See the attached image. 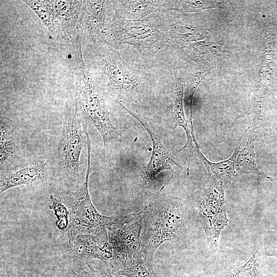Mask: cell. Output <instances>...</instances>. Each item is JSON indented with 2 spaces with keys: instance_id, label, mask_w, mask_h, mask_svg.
<instances>
[{
  "instance_id": "obj_1",
  "label": "cell",
  "mask_w": 277,
  "mask_h": 277,
  "mask_svg": "<svg viewBox=\"0 0 277 277\" xmlns=\"http://www.w3.org/2000/svg\"><path fill=\"white\" fill-rule=\"evenodd\" d=\"M191 209L189 196L171 189L169 184L140 211L141 239L145 256L153 262L157 249L167 241H178L185 231Z\"/></svg>"
},
{
  "instance_id": "obj_2",
  "label": "cell",
  "mask_w": 277,
  "mask_h": 277,
  "mask_svg": "<svg viewBox=\"0 0 277 277\" xmlns=\"http://www.w3.org/2000/svg\"><path fill=\"white\" fill-rule=\"evenodd\" d=\"M157 15L141 19H130L115 13L101 33L105 43L117 49L123 44H128L146 57L154 56L167 45V38L160 28Z\"/></svg>"
},
{
  "instance_id": "obj_3",
  "label": "cell",
  "mask_w": 277,
  "mask_h": 277,
  "mask_svg": "<svg viewBox=\"0 0 277 277\" xmlns=\"http://www.w3.org/2000/svg\"><path fill=\"white\" fill-rule=\"evenodd\" d=\"M224 186L208 175L204 184L189 196L191 209L205 232L212 252L217 251L221 232L228 222Z\"/></svg>"
},
{
  "instance_id": "obj_4",
  "label": "cell",
  "mask_w": 277,
  "mask_h": 277,
  "mask_svg": "<svg viewBox=\"0 0 277 277\" xmlns=\"http://www.w3.org/2000/svg\"><path fill=\"white\" fill-rule=\"evenodd\" d=\"M101 67L109 83L111 93L121 102L125 97L143 95L146 79L142 72L132 68L122 59L118 49L105 43L99 51Z\"/></svg>"
},
{
  "instance_id": "obj_5",
  "label": "cell",
  "mask_w": 277,
  "mask_h": 277,
  "mask_svg": "<svg viewBox=\"0 0 277 277\" xmlns=\"http://www.w3.org/2000/svg\"><path fill=\"white\" fill-rule=\"evenodd\" d=\"M67 253L78 261L98 260L109 264L113 250L105 226L90 227L70 225L64 233Z\"/></svg>"
},
{
  "instance_id": "obj_6",
  "label": "cell",
  "mask_w": 277,
  "mask_h": 277,
  "mask_svg": "<svg viewBox=\"0 0 277 277\" xmlns=\"http://www.w3.org/2000/svg\"><path fill=\"white\" fill-rule=\"evenodd\" d=\"M113 250L110 267L121 266L136 254L143 252L141 235L142 219L141 212L119 216L114 223L106 227Z\"/></svg>"
},
{
  "instance_id": "obj_7",
  "label": "cell",
  "mask_w": 277,
  "mask_h": 277,
  "mask_svg": "<svg viewBox=\"0 0 277 277\" xmlns=\"http://www.w3.org/2000/svg\"><path fill=\"white\" fill-rule=\"evenodd\" d=\"M81 57L80 100L85 114L100 133L106 151L109 143L118 135L112 124L102 94L85 69Z\"/></svg>"
},
{
  "instance_id": "obj_8",
  "label": "cell",
  "mask_w": 277,
  "mask_h": 277,
  "mask_svg": "<svg viewBox=\"0 0 277 277\" xmlns=\"http://www.w3.org/2000/svg\"><path fill=\"white\" fill-rule=\"evenodd\" d=\"M86 135L88 158L85 179L74 200L68 207L70 213V225L90 227H106L115 222L120 215H104L97 210L92 203L88 187L91 172L90 140L88 133Z\"/></svg>"
},
{
  "instance_id": "obj_9",
  "label": "cell",
  "mask_w": 277,
  "mask_h": 277,
  "mask_svg": "<svg viewBox=\"0 0 277 277\" xmlns=\"http://www.w3.org/2000/svg\"><path fill=\"white\" fill-rule=\"evenodd\" d=\"M116 103L142 125L148 133L152 142L151 155L148 164L143 170V184L146 186H150L153 182L156 176L164 170H169L173 173L178 175L174 171V167L176 166L181 169L182 168L176 163L174 157L163 145L158 135L152 130L146 120L140 115L124 106L122 103L120 102Z\"/></svg>"
},
{
  "instance_id": "obj_10",
  "label": "cell",
  "mask_w": 277,
  "mask_h": 277,
  "mask_svg": "<svg viewBox=\"0 0 277 277\" xmlns=\"http://www.w3.org/2000/svg\"><path fill=\"white\" fill-rule=\"evenodd\" d=\"M83 133L82 120L76 103L73 113L69 114L65 120L61 142L64 166L71 175H76L79 169L80 159L84 145Z\"/></svg>"
},
{
  "instance_id": "obj_11",
  "label": "cell",
  "mask_w": 277,
  "mask_h": 277,
  "mask_svg": "<svg viewBox=\"0 0 277 277\" xmlns=\"http://www.w3.org/2000/svg\"><path fill=\"white\" fill-rule=\"evenodd\" d=\"M186 68L180 67L176 70L175 73V83L173 91V101L172 105V114L173 121V130L178 126L182 127L185 131L187 141L185 145L179 149L177 153L185 148L190 150V156L189 163L190 162L191 156L193 151H196L193 145L194 143L196 147H199V145L196 140L194 131L190 129L188 123L185 116L183 109V93L185 86V76Z\"/></svg>"
},
{
  "instance_id": "obj_12",
  "label": "cell",
  "mask_w": 277,
  "mask_h": 277,
  "mask_svg": "<svg viewBox=\"0 0 277 277\" xmlns=\"http://www.w3.org/2000/svg\"><path fill=\"white\" fill-rule=\"evenodd\" d=\"M115 13L130 19H141L168 11L169 1H112Z\"/></svg>"
},
{
  "instance_id": "obj_13",
  "label": "cell",
  "mask_w": 277,
  "mask_h": 277,
  "mask_svg": "<svg viewBox=\"0 0 277 277\" xmlns=\"http://www.w3.org/2000/svg\"><path fill=\"white\" fill-rule=\"evenodd\" d=\"M108 2L83 1L81 23L85 32L93 41L101 35L107 25L106 23V13Z\"/></svg>"
},
{
  "instance_id": "obj_14",
  "label": "cell",
  "mask_w": 277,
  "mask_h": 277,
  "mask_svg": "<svg viewBox=\"0 0 277 277\" xmlns=\"http://www.w3.org/2000/svg\"><path fill=\"white\" fill-rule=\"evenodd\" d=\"M45 164L43 162H33L1 176V194L13 187L29 185L41 180L45 175Z\"/></svg>"
},
{
  "instance_id": "obj_15",
  "label": "cell",
  "mask_w": 277,
  "mask_h": 277,
  "mask_svg": "<svg viewBox=\"0 0 277 277\" xmlns=\"http://www.w3.org/2000/svg\"><path fill=\"white\" fill-rule=\"evenodd\" d=\"M259 126L251 123L247 129L249 132L247 142L238 152L235 161V169L238 175L255 174L271 180V177L259 170L256 165L254 143Z\"/></svg>"
},
{
  "instance_id": "obj_16",
  "label": "cell",
  "mask_w": 277,
  "mask_h": 277,
  "mask_svg": "<svg viewBox=\"0 0 277 277\" xmlns=\"http://www.w3.org/2000/svg\"><path fill=\"white\" fill-rule=\"evenodd\" d=\"M59 22L62 37H71L80 19L83 1H51Z\"/></svg>"
},
{
  "instance_id": "obj_17",
  "label": "cell",
  "mask_w": 277,
  "mask_h": 277,
  "mask_svg": "<svg viewBox=\"0 0 277 277\" xmlns=\"http://www.w3.org/2000/svg\"><path fill=\"white\" fill-rule=\"evenodd\" d=\"M243 137V135L236 143L234 152L229 159L218 163L211 162L205 156L201 160L206 168L208 175L213 176L224 186L231 183L239 176L235 169V161Z\"/></svg>"
},
{
  "instance_id": "obj_18",
  "label": "cell",
  "mask_w": 277,
  "mask_h": 277,
  "mask_svg": "<svg viewBox=\"0 0 277 277\" xmlns=\"http://www.w3.org/2000/svg\"><path fill=\"white\" fill-rule=\"evenodd\" d=\"M38 16L44 24L57 38L62 37L61 28L51 1H24Z\"/></svg>"
},
{
  "instance_id": "obj_19",
  "label": "cell",
  "mask_w": 277,
  "mask_h": 277,
  "mask_svg": "<svg viewBox=\"0 0 277 277\" xmlns=\"http://www.w3.org/2000/svg\"><path fill=\"white\" fill-rule=\"evenodd\" d=\"M122 267V269L117 272L120 275L127 277H156L152 262L145 256L143 252L128 260Z\"/></svg>"
},
{
  "instance_id": "obj_20",
  "label": "cell",
  "mask_w": 277,
  "mask_h": 277,
  "mask_svg": "<svg viewBox=\"0 0 277 277\" xmlns=\"http://www.w3.org/2000/svg\"><path fill=\"white\" fill-rule=\"evenodd\" d=\"M265 256L262 250H256L246 263L227 271L222 277H261Z\"/></svg>"
},
{
  "instance_id": "obj_21",
  "label": "cell",
  "mask_w": 277,
  "mask_h": 277,
  "mask_svg": "<svg viewBox=\"0 0 277 277\" xmlns=\"http://www.w3.org/2000/svg\"><path fill=\"white\" fill-rule=\"evenodd\" d=\"M51 204L49 209L52 210L57 218V228L63 233L67 231L70 225V213L67 206L53 195L50 196Z\"/></svg>"
},
{
  "instance_id": "obj_22",
  "label": "cell",
  "mask_w": 277,
  "mask_h": 277,
  "mask_svg": "<svg viewBox=\"0 0 277 277\" xmlns=\"http://www.w3.org/2000/svg\"><path fill=\"white\" fill-rule=\"evenodd\" d=\"M14 130L13 122L9 118L1 116L0 122V143L13 140Z\"/></svg>"
},
{
  "instance_id": "obj_23",
  "label": "cell",
  "mask_w": 277,
  "mask_h": 277,
  "mask_svg": "<svg viewBox=\"0 0 277 277\" xmlns=\"http://www.w3.org/2000/svg\"><path fill=\"white\" fill-rule=\"evenodd\" d=\"M84 263L85 266H80V269L87 277H115L112 274L109 265L105 268L95 269L89 262Z\"/></svg>"
},
{
  "instance_id": "obj_24",
  "label": "cell",
  "mask_w": 277,
  "mask_h": 277,
  "mask_svg": "<svg viewBox=\"0 0 277 277\" xmlns=\"http://www.w3.org/2000/svg\"><path fill=\"white\" fill-rule=\"evenodd\" d=\"M14 148L13 140L0 143L1 165L4 164L12 154Z\"/></svg>"
},
{
  "instance_id": "obj_25",
  "label": "cell",
  "mask_w": 277,
  "mask_h": 277,
  "mask_svg": "<svg viewBox=\"0 0 277 277\" xmlns=\"http://www.w3.org/2000/svg\"><path fill=\"white\" fill-rule=\"evenodd\" d=\"M262 250L265 256L277 258V241L268 243Z\"/></svg>"
},
{
  "instance_id": "obj_26",
  "label": "cell",
  "mask_w": 277,
  "mask_h": 277,
  "mask_svg": "<svg viewBox=\"0 0 277 277\" xmlns=\"http://www.w3.org/2000/svg\"><path fill=\"white\" fill-rule=\"evenodd\" d=\"M80 270V267L73 268V267H68L64 269L59 277H82Z\"/></svg>"
}]
</instances>
